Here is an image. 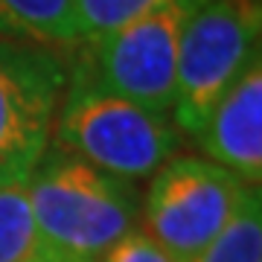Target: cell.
<instances>
[{
	"instance_id": "52a82bcc",
	"label": "cell",
	"mask_w": 262,
	"mask_h": 262,
	"mask_svg": "<svg viewBox=\"0 0 262 262\" xmlns=\"http://www.w3.org/2000/svg\"><path fill=\"white\" fill-rule=\"evenodd\" d=\"M207 160L248 184H262V58L245 70L213 105L192 137Z\"/></svg>"
},
{
	"instance_id": "8fae6325",
	"label": "cell",
	"mask_w": 262,
	"mask_h": 262,
	"mask_svg": "<svg viewBox=\"0 0 262 262\" xmlns=\"http://www.w3.org/2000/svg\"><path fill=\"white\" fill-rule=\"evenodd\" d=\"M160 0H76V15H79V32L84 41L108 35L114 29L125 27L128 20L143 15Z\"/></svg>"
},
{
	"instance_id": "277c9868",
	"label": "cell",
	"mask_w": 262,
	"mask_h": 262,
	"mask_svg": "<svg viewBox=\"0 0 262 262\" xmlns=\"http://www.w3.org/2000/svg\"><path fill=\"white\" fill-rule=\"evenodd\" d=\"M262 3L207 0L184 27L175 70L172 122L181 137H195L213 105L262 58Z\"/></svg>"
},
{
	"instance_id": "6da1fadb",
	"label": "cell",
	"mask_w": 262,
	"mask_h": 262,
	"mask_svg": "<svg viewBox=\"0 0 262 262\" xmlns=\"http://www.w3.org/2000/svg\"><path fill=\"white\" fill-rule=\"evenodd\" d=\"M41 239L58 262H99L140 227L137 184L114 178L70 151L47 146L27 178Z\"/></svg>"
},
{
	"instance_id": "ba28073f",
	"label": "cell",
	"mask_w": 262,
	"mask_h": 262,
	"mask_svg": "<svg viewBox=\"0 0 262 262\" xmlns=\"http://www.w3.org/2000/svg\"><path fill=\"white\" fill-rule=\"evenodd\" d=\"M0 38L70 53L82 44L76 0H0Z\"/></svg>"
},
{
	"instance_id": "7a4b0ae2",
	"label": "cell",
	"mask_w": 262,
	"mask_h": 262,
	"mask_svg": "<svg viewBox=\"0 0 262 262\" xmlns=\"http://www.w3.org/2000/svg\"><path fill=\"white\" fill-rule=\"evenodd\" d=\"M67 67V88L53 122L50 146L70 151L128 184L151 178L169 158L178 155L181 131L169 114L149 111L99 88L70 64V56Z\"/></svg>"
},
{
	"instance_id": "4fadbf2b",
	"label": "cell",
	"mask_w": 262,
	"mask_h": 262,
	"mask_svg": "<svg viewBox=\"0 0 262 262\" xmlns=\"http://www.w3.org/2000/svg\"><path fill=\"white\" fill-rule=\"evenodd\" d=\"M256 3H262V0H256Z\"/></svg>"
},
{
	"instance_id": "7c38bea8",
	"label": "cell",
	"mask_w": 262,
	"mask_h": 262,
	"mask_svg": "<svg viewBox=\"0 0 262 262\" xmlns=\"http://www.w3.org/2000/svg\"><path fill=\"white\" fill-rule=\"evenodd\" d=\"M99 262H178L166 253L143 227H134L128 236H122Z\"/></svg>"
},
{
	"instance_id": "3957f363",
	"label": "cell",
	"mask_w": 262,
	"mask_h": 262,
	"mask_svg": "<svg viewBox=\"0 0 262 262\" xmlns=\"http://www.w3.org/2000/svg\"><path fill=\"white\" fill-rule=\"evenodd\" d=\"M207 0H160L125 27L70 50V64L111 94L172 114L178 47L187 20Z\"/></svg>"
},
{
	"instance_id": "5b68a950",
	"label": "cell",
	"mask_w": 262,
	"mask_h": 262,
	"mask_svg": "<svg viewBox=\"0 0 262 262\" xmlns=\"http://www.w3.org/2000/svg\"><path fill=\"white\" fill-rule=\"evenodd\" d=\"M245 187L198 155H175L149 178L140 198L143 230L178 262H192L230 222Z\"/></svg>"
},
{
	"instance_id": "30bf717a",
	"label": "cell",
	"mask_w": 262,
	"mask_h": 262,
	"mask_svg": "<svg viewBox=\"0 0 262 262\" xmlns=\"http://www.w3.org/2000/svg\"><path fill=\"white\" fill-rule=\"evenodd\" d=\"M0 262H58L35 227L27 184L0 187Z\"/></svg>"
},
{
	"instance_id": "9c48e42d",
	"label": "cell",
	"mask_w": 262,
	"mask_h": 262,
	"mask_svg": "<svg viewBox=\"0 0 262 262\" xmlns=\"http://www.w3.org/2000/svg\"><path fill=\"white\" fill-rule=\"evenodd\" d=\"M192 262H262V187H245L230 222Z\"/></svg>"
},
{
	"instance_id": "8992f818",
	"label": "cell",
	"mask_w": 262,
	"mask_h": 262,
	"mask_svg": "<svg viewBox=\"0 0 262 262\" xmlns=\"http://www.w3.org/2000/svg\"><path fill=\"white\" fill-rule=\"evenodd\" d=\"M67 56L0 38V187L27 184L47 151L67 88Z\"/></svg>"
}]
</instances>
